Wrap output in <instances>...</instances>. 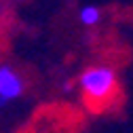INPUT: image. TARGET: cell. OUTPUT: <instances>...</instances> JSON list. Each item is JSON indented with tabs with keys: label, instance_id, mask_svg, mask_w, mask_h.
Instances as JSON below:
<instances>
[{
	"label": "cell",
	"instance_id": "cell-4",
	"mask_svg": "<svg viewBox=\"0 0 133 133\" xmlns=\"http://www.w3.org/2000/svg\"><path fill=\"white\" fill-rule=\"evenodd\" d=\"M0 68H2V63H0Z\"/></svg>",
	"mask_w": 133,
	"mask_h": 133
},
{
	"label": "cell",
	"instance_id": "cell-1",
	"mask_svg": "<svg viewBox=\"0 0 133 133\" xmlns=\"http://www.w3.org/2000/svg\"><path fill=\"white\" fill-rule=\"evenodd\" d=\"M78 89L91 108H106L118 93V78L114 68L106 63L89 65L78 76Z\"/></svg>",
	"mask_w": 133,
	"mask_h": 133
},
{
	"label": "cell",
	"instance_id": "cell-2",
	"mask_svg": "<svg viewBox=\"0 0 133 133\" xmlns=\"http://www.w3.org/2000/svg\"><path fill=\"white\" fill-rule=\"evenodd\" d=\"M25 80L21 74L13 68V65H4L0 68V106H4L9 102H15L23 95Z\"/></svg>",
	"mask_w": 133,
	"mask_h": 133
},
{
	"label": "cell",
	"instance_id": "cell-3",
	"mask_svg": "<svg viewBox=\"0 0 133 133\" xmlns=\"http://www.w3.org/2000/svg\"><path fill=\"white\" fill-rule=\"evenodd\" d=\"M78 21L87 28H93L102 21V9L95 6V4H85L78 11Z\"/></svg>",
	"mask_w": 133,
	"mask_h": 133
}]
</instances>
